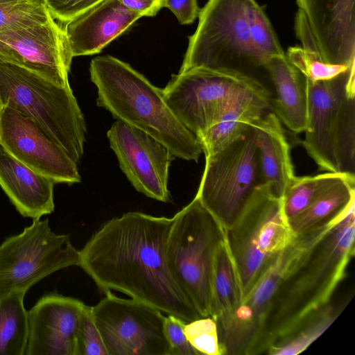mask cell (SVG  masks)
I'll use <instances>...</instances> for the list:
<instances>
[{"instance_id": "cell-4", "label": "cell", "mask_w": 355, "mask_h": 355, "mask_svg": "<svg viewBox=\"0 0 355 355\" xmlns=\"http://www.w3.org/2000/svg\"><path fill=\"white\" fill-rule=\"evenodd\" d=\"M254 0H207L178 73L195 68L226 70L255 78L269 61L256 46L250 24ZM257 79V78H256Z\"/></svg>"}, {"instance_id": "cell-2", "label": "cell", "mask_w": 355, "mask_h": 355, "mask_svg": "<svg viewBox=\"0 0 355 355\" xmlns=\"http://www.w3.org/2000/svg\"><path fill=\"white\" fill-rule=\"evenodd\" d=\"M355 202L335 225L303 254L278 286L265 322L257 354L329 302L354 255Z\"/></svg>"}, {"instance_id": "cell-18", "label": "cell", "mask_w": 355, "mask_h": 355, "mask_svg": "<svg viewBox=\"0 0 355 355\" xmlns=\"http://www.w3.org/2000/svg\"><path fill=\"white\" fill-rule=\"evenodd\" d=\"M324 62L355 65V0H296Z\"/></svg>"}, {"instance_id": "cell-12", "label": "cell", "mask_w": 355, "mask_h": 355, "mask_svg": "<svg viewBox=\"0 0 355 355\" xmlns=\"http://www.w3.org/2000/svg\"><path fill=\"white\" fill-rule=\"evenodd\" d=\"M80 252L69 235L52 231L49 219H33L24 231L0 245V296L27 291L51 273L78 266Z\"/></svg>"}, {"instance_id": "cell-39", "label": "cell", "mask_w": 355, "mask_h": 355, "mask_svg": "<svg viewBox=\"0 0 355 355\" xmlns=\"http://www.w3.org/2000/svg\"><path fill=\"white\" fill-rule=\"evenodd\" d=\"M0 106H2V105H1V103H0Z\"/></svg>"}, {"instance_id": "cell-1", "label": "cell", "mask_w": 355, "mask_h": 355, "mask_svg": "<svg viewBox=\"0 0 355 355\" xmlns=\"http://www.w3.org/2000/svg\"><path fill=\"white\" fill-rule=\"evenodd\" d=\"M173 223L138 211L112 218L79 251L78 266L105 292L123 293L186 322L200 318L167 264Z\"/></svg>"}, {"instance_id": "cell-36", "label": "cell", "mask_w": 355, "mask_h": 355, "mask_svg": "<svg viewBox=\"0 0 355 355\" xmlns=\"http://www.w3.org/2000/svg\"><path fill=\"white\" fill-rule=\"evenodd\" d=\"M130 10L141 17H154L163 8V0H119Z\"/></svg>"}, {"instance_id": "cell-8", "label": "cell", "mask_w": 355, "mask_h": 355, "mask_svg": "<svg viewBox=\"0 0 355 355\" xmlns=\"http://www.w3.org/2000/svg\"><path fill=\"white\" fill-rule=\"evenodd\" d=\"M225 232L242 298L295 237L284 214L282 199L264 184L254 191L234 223Z\"/></svg>"}, {"instance_id": "cell-10", "label": "cell", "mask_w": 355, "mask_h": 355, "mask_svg": "<svg viewBox=\"0 0 355 355\" xmlns=\"http://www.w3.org/2000/svg\"><path fill=\"white\" fill-rule=\"evenodd\" d=\"M316 227L295 236L259 277L231 317L217 327L220 355H254L275 293L300 257L323 236Z\"/></svg>"}, {"instance_id": "cell-17", "label": "cell", "mask_w": 355, "mask_h": 355, "mask_svg": "<svg viewBox=\"0 0 355 355\" xmlns=\"http://www.w3.org/2000/svg\"><path fill=\"white\" fill-rule=\"evenodd\" d=\"M84 305L78 299L55 293L43 295L28 311L24 355H75Z\"/></svg>"}, {"instance_id": "cell-22", "label": "cell", "mask_w": 355, "mask_h": 355, "mask_svg": "<svg viewBox=\"0 0 355 355\" xmlns=\"http://www.w3.org/2000/svg\"><path fill=\"white\" fill-rule=\"evenodd\" d=\"M263 184L275 196L282 198L295 178L290 146L282 122L272 110L252 124Z\"/></svg>"}, {"instance_id": "cell-26", "label": "cell", "mask_w": 355, "mask_h": 355, "mask_svg": "<svg viewBox=\"0 0 355 355\" xmlns=\"http://www.w3.org/2000/svg\"><path fill=\"white\" fill-rule=\"evenodd\" d=\"M329 302L315 311L287 334L277 339L267 350L270 355H296L304 351L334 322L349 302Z\"/></svg>"}, {"instance_id": "cell-27", "label": "cell", "mask_w": 355, "mask_h": 355, "mask_svg": "<svg viewBox=\"0 0 355 355\" xmlns=\"http://www.w3.org/2000/svg\"><path fill=\"white\" fill-rule=\"evenodd\" d=\"M26 293L14 291L0 296V355H24L28 335Z\"/></svg>"}, {"instance_id": "cell-28", "label": "cell", "mask_w": 355, "mask_h": 355, "mask_svg": "<svg viewBox=\"0 0 355 355\" xmlns=\"http://www.w3.org/2000/svg\"><path fill=\"white\" fill-rule=\"evenodd\" d=\"M350 175L354 174L325 172L313 176H295L282 198L286 219L303 211L329 189Z\"/></svg>"}, {"instance_id": "cell-15", "label": "cell", "mask_w": 355, "mask_h": 355, "mask_svg": "<svg viewBox=\"0 0 355 355\" xmlns=\"http://www.w3.org/2000/svg\"><path fill=\"white\" fill-rule=\"evenodd\" d=\"M0 144L55 184L80 182L77 164L68 154L33 121L6 105L0 110Z\"/></svg>"}, {"instance_id": "cell-14", "label": "cell", "mask_w": 355, "mask_h": 355, "mask_svg": "<svg viewBox=\"0 0 355 355\" xmlns=\"http://www.w3.org/2000/svg\"><path fill=\"white\" fill-rule=\"evenodd\" d=\"M107 137L120 168L133 187L150 198L170 202L168 170L175 157L169 149L150 135L119 120Z\"/></svg>"}, {"instance_id": "cell-11", "label": "cell", "mask_w": 355, "mask_h": 355, "mask_svg": "<svg viewBox=\"0 0 355 355\" xmlns=\"http://www.w3.org/2000/svg\"><path fill=\"white\" fill-rule=\"evenodd\" d=\"M264 87L257 79L240 73L195 68L173 75L162 93L178 119L198 137L236 96Z\"/></svg>"}, {"instance_id": "cell-6", "label": "cell", "mask_w": 355, "mask_h": 355, "mask_svg": "<svg viewBox=\"0 0 355 355\" xmlns=\"http://www.w3.org/2000/svg\"><path fill=\"white\" fill-rule=\"evenodd\" d=\"M0 103L33 121L78 164L86 123L71 87L15 64L0 62Z\"/></svg>"}, {"instance_id": "cell-21", "label": "cell", "mask_w": 355, "mask_h": 355, "mask_svg": "<svg viewBox=\"0 0 355 355\" xmlns=\"http://www.w3.org/2000/svg\"><path fill=\"white\" fill-rule=\"evenodd\" d=\"M271 94L266 87L246 90L236 96L216 121L198 137L205 155L223 149L271 111Z\"/></svg>"}, {"instance_id": "cell-19", "label": "cell", "mask_w": 355, "mask_h": 355, "mask_svg": "<svg viewBox=\"0 0 355 355\" xmlns=\"http://www.w3.org/2000/svg\"><path fill=\"white\" fill-rule=\"evenodd\" d=\"M140 17L119 0H102L65 24L72 57L100 53Z\"/></svg>"}, {"instance_id": "cell-35", "label": "cell", "mask_w": 355, "mask_h": 355, "mask_svg": "<svg viewBox=\"0 0 355 355\" xmlns=\"http://www.w3.org/2000/svg\"><path fill=\"white\" fill-rule=\"evenodd\" d=\"M163 6L175 15L181 24H190L198 16L197 0H163Z\"/></svg>"}, {"instance_id": "cell-37", "label": "cell", "mask_w": 355, "mask_h": 355, "mask_svg": "<svg viewBox=\"0 0 355 355\" xmlns=\"http://www.w3.org/2000/svg\"><path fill=\"white\" fill-rule=\"evenodd\" d=\"M0 62L19 64V58L15 50L7 43L0 40Z\"/></svg>"}, {"instance_id": "cell-38", "label": "cell", "mask_w": 355, "mask_h": 355, "mask_svg": "<svg viewBox=\"0 0 355 355\" xmlns=\"http://www.w3.org/2000/svg\"><path fill=\"white\" fill-rule=\"evenodd\" d=\"M1 107H1V106H0V110L1 109Z\"/></svg>"}, {"instance_id": "cell-29", "label": "cell", "mask_w": 355, "mask_h": 355, "mask_svg": "<svg viewBox=\"0 0 355 355\" xmlns=\"http://www.w3.org/2000/svg\"><path fill=\"white\" fill-rule=\"evenodd\" d=\"M51 18L46 0H0V32L31 26Z\"/></svg>"}, {"instance_id": "cell-31", "label": "cell", "mask_w": 355, "mask_h": 355, "mask_svg": "<svg viewBox=\"0 0 355 355\" xmlns=\"http://www.w3.org/2000/svg\"><path fill=\"white\" fill-rule=\"evenodd\" d=\"M184 332L200 354L220 355L217 325L212 318H200L186 322Z\"/></svg>"}, {"instance_id": "cell-32", "label": "cell", "mask_w": 355, "mask_h": 355, "mask_svg": "<svg viewBox=\"0 0 355 355\" xmlns=\"http://www.w3.org/2000/svg\"><path fill=\"white\" fill-rule=\"evenodd\" d=\"M75 355H108L92 306L84 305L76 334Z\"/></svg>"}, {"instance_id": "cell-13", "label": "cell", "mask_w": 355, "mask_h": 355, "mask_svg": "<svg viewBox=\"0 0 355 355\" xmlns=\"http://www.w3.org/2000/svg\"><path fill=\"white\" fill-rule=\"evenodd\" d=\"M105 293L92 310L108 355H169L162 311Z\"/></svg>"}, {"instance_id": "cell-20", "label": "cell", "mask_w": 355, "mask_h": 355, "mask_svg": "<svg viewBox=\"0 0 355 355\" xmlns=\"http://www.w3.org/2000/svg\"><path fill=\"white\" fill-rule=\"evenodd\" d=\"M55 184L19 162L0 144V187L21 215L38 219L52 213Z\"/></svg>"}, {"instance_id": "cell-7", "label": "cell", "mask_w": 355, "mask_h": 355, "mask_svg": "<svg viewBox=\"0 0 355 355\" xmlns=\"http://www.w3.org/2000/svg\"><path fill=\"white\" fill-rule=\"evenodd\" d=\"M173 218L166 247L168 268L200 318L210 317L214 260L225 229L196 196Z\"/></svg>"}, {"instance_id": "cell-9", "label": "cell", "mask_w": 355, "mask_h": 355, "mask_svg": "<svg viewBox=\"0 0 355 355\" xmlns=\"http://www.w3.org/2000/svg\"><path fill=\"white\" fill-rule=\"evenodd\" d=\"M261 184L257 133L252 124L225 148L205 156V169L196 196L225 230L234 223Z\"/></svg>"}, {"instance_id": "cell-33", "label": "cell", "mask_w": 355, "mask_h": 355, "mask_svg": "<svg viewBox=\"0 0 355 355\" xmlns=\"http://www.w3.org/2000/svg\"><path fill=\"white\" fill-rule=\"evenodd\" d=\"M186 322L173 315L165 316L164 333L169 345V355H199L188 341L184 327Z\"/></svg>"}, {"instance_id": "cell-30", "label": "cell", "mask_w": 355, "mask_h": 355, "mask_svg": "<svg viewBox=\"0 0 355 355\" xmlns=\"http://www.w3.org/2000/svg\"><path fill=\"white\" fill-rule=\"evenodd\" d=\"M286 58L307 79L313 82L332 79L355 65L335 64L324 61L319 54L304 50L301 47H290Z\"/></svg>"}, {"instance_id": "cell-16", "label": "cell", "mask_w": 355, "mask_h": 355, "mask_svg": "<svg viewBox=\"0 0 355 355\" xmlns=\"http://www.w3.org/2000/svg\"><path fill=\"white\" fill-rule=\"evenodd\" d=\"M0 40L18 53L24 67L62 87H70L72 55L64 27L53 18L31 26L0 32Z\"/></svg>"}, {"instance_id": "cell-25", "label": "cell", "mask_w": 355, "mask_h": 355, "mask_svg": "<svg viewBox=\"0 0 355 355\" xmlns=\"http://www.w3.org/2000/svg\"><path fill=\"white\" fill-rule=\"evenodd\" d=\"M241 298L236 268L225 240L217 250L213 272L210 317L217 327L231 317Z\"/></svg>"}, {"instance_id": "cell-24", "label": "cell", "mask_w": 355, "mask_h": 355, "mask_svg": "<svg viewBox=\"0 0 355 355\" xmlns=\"http://www.w3.org/2000/svg\"><path fill=\"white\" fill-rule=\"evenodd\" d=\"M355 201V175L334 184L303 211L287 220L297 236L325 223L341 214Z\"/></svg>"}, {"instance_id": "cell-5", "label": "cell", "mask_w": 355, "mask_h": 355, "mask_svg": "<svg viewBox=\"0 0 355 355\" xmlns=\"http://www.w3.org/2000/svg\"><path fill=\"white\" fill-rule=\"evenodd\" d=\"M305 79L304 149L320 170L355 175V67L328 80Z\"/></svg>"}, {"instance_id": "cell-23", "label": "cell", "mask_w": 355, "mask_h": 355, "mask_svg": "<svg viewBox=\"0 0 355 355\" xmlns=\"http://www.w3.org/2000/svg\"><path fill=\"white\" fill-rule=\"evenodd\" d=\"M265 69L276 96L271 98L273 112L290 130L305 131L307 125V95L305 77L289 62L286 55L273 57Z\"/></svg>"}, {"instance_id": "cell-3", "label": "cell", "mask_w": 355, "mask_h": 355, "mask_svg": "<svg viewBox=\"0 0 355 355\" xmlns=\"http://www.w3.org/2000/svg\"><path fill=\"white\" fill-rule=\"evenodd\" d=\"M89 73L97 89L98 107L109 111L117 120L155 138L175 157L198 162L202 146L168 106L162 89L111 55L92 59Z\"/></svg>"}, {"instance_id": "cell-34", "label": "cell", "mask_w": 355, "mask_h": 355, "mask_svg": "<svg viewBox=\"0 0 355 355\" xmlns=\"http://www.w3.org/2000/svg\"><path fill=\"white\" fill-rule=\"evenodd\" d=\"M101 1L46 0V3L53 19L66 24Z\"/></svg>"}]
</instances>
